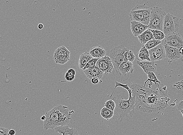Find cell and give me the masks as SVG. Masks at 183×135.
<instances>
[{
  "label": "cell",
  "instance_id": "cell-1",
  "mask_svg": "<svg viewBox=\"0 0 183 135\" xmlns=\"http://www.w3.org/2000/svg\"><path fill=\"white\" fill-rule=\"evenodd\" d=\"M148 82L147 87L141 84H131L130 88L136 97V109L148 113L162 111L170 100L167 87L161 83Z\"/></svg>",
  "mask_w": 183,
  "mask_h": 135
},
{
  "label": "cell",
  "instance_id": "cell-2",
  "mask_svg": "<svg viewBox=\"0 0 183 135\" xmlns=\"http://www.w3.org/2000/svg\"><path fill=\"white\" fill-rule=\"evenodd\" d=\"M73 110H70L67 106L57 105L45 114L44 121V130L53 129L57 127L66 125L70 122Z\"/></svg>",
  "mask_w": 183,
  "mask_h": 135
},
{
  "label": "cell",
  "instance_id": "cell-3",
  "mask_svg": "<svg viewBox=\"0 0 183 135\" xmlns=\"http://www.w3.org/2000/svg\"><path fill=\"white\" fill-rule=\"evenodd\" d=\"M128 100L124 99L121 95H117L112 100L116 104L114 110L113 119L117 121H128L133 117L136 109V97L131 91L128 92Z\"/></svg>",
  "mask_w": 183,
  "mask_h": 135
},
{
  "label": "cell",
  "instance_id": "cell-4",
  "mask_svg": "<svg viewBox=\"0 0 183 135\" xmlns=\"http://www.w3.org/2000/svg\"><path fill=\"white\" fill-rule=\"evenodd\" d=\"M151 14L148 29L163 32V24L166 15L162 9L157 7H150Z\"/></svg>",
  "mask_w": 183,
  "mask_h": 135
},
{
  "label": "cell",
  "instance_id": "cell-5",
  "mask_svg": "<svg viewBox=\"0 0 183 135\" xmlns=\"http://www.w3.org/2000/svg\"><path fill=\"white\" fill-rule=\"evenodd\" d=\"M179 30V20L176 17L167 13L163 24V32L166 36L173 33H178Z\"/></svg>",
  "mask_w": 183,
  "mask_h": 135
},
{
  "label": "cell",
  "instance_id": "cell-6",
  "mask_svg": "<svg viewBox=\"0 0 183 135\" xmlns=\"http://www.w3.org/2000/svg\"><path fill=\"white\" fill-rule=\"evenodd\" d=\"M129 49L126 48L124 45H120L114 47L110 50V57L115 68L117 74L118 75V68L121 64L124 61L123 56L126 52Z\"/></svg>",
  "mask_w": 183,
  "mask_h": 135
},
{
  "label": "cell",
  "instance_id": "cell-7",
  "mask_svg": "<svg viewBox=\"0 0 183 135\" xmlns=\"http://www.w3.org/2000/svg\"><path fill=\"white\" fill-rule=\"evenodd\" d=\"M70 52L64 46L58 47L53 54V59L57 64H64L70 60Z\"/></svg>",
  "mask_w": 183,
  "mask_h": 135
},
{
  "label": "cell",
  "instance_id": "cell-8",
  "mask_svg": "<svg viewBox=\"0 0 183 135\" xmlns=\"http://www.w3.org/2000/svg\"><path fill=\"white\" fill-rule=\"evenodd\" d=\"M134 69L133 63L129 61H124L121 64L118 68V75L121 81H127L130 75L133 73Z\"/></svg>",
  "mask_w": 183,
  "mask_h": 135
},
{
  "label": "cell",
  "instance_id": "cell-9",
  "mask_svg": "<svg viewBox=\"0 0 183 135\" xmlns=\"http://www.w3.org/2000/svg\"><path fill=\"white\" fill-rule=\"evenodd\" d=\"M96 66L106 74L112 73L114 68L111 59L110 57L106 56L98 59Z\"/></svg>",
  "mask_w": 183,
  "mask_h": 135
},
{
  "label": "cell",
  "instance_id": "cell-10",
  "mask_svg": "<svg viewBox=\"0 0 183 135\" xmlns=\"http://www.w3.org/2000/svg\"><path fill=\"white\" fill-rule=\"evenodd\" d=\"M150 61H155L164 59L166 58V53L164 46L161 44L154 48L149 50Z\"/></svg>",
  "mask_w": 183,
  "mask_h": 135
},
{
  "label": "cell",
  "instance_id": "cell-11",
  "mask_svg": "<svg viewBox=\"0 0 183 135\" xmlns=\"http://www.w3.org/2000/svg\"><path fill=\"white\" fill-rule=\"evenodd\" d=\"M164 44L179 49L183 46V39L179 33L172 34L165 37Z\"/></svg>",
  "mask_w": 183,
  "mask_h": 135
},
{
  "label": "cell",
  "instance_id": "cell-12",
  "mask_svg": "<svg viewBox=\"0 0 183 135\" xmlns=\"http://www.w3.org/2000/svg\"><path fill=\"white\" fill-rule=\"evenodd\" d=\"M130 21H137L144 24V21L143 12V5H137L132 9L130 13Z\"/></svg>",
  "mask_w": 183,
  "mask_h": 135
},
{
  "label": "cell",
  "instance_id": "cell-13",
  "mask_svg": "<svg viewBox=\"0 0 183 135\" xmlns=\"http://www.w3.org/2000/svg\"><path fill=\"white\" fill-rule=\"evenodd\" d=\"M166 53V58L171 61H175L180 59L181 55L180 54L179 49L164 44Z\"/></svg>",
  "mask_w": 183,
  "mask_h": 135
},
{
  "label": "cell",
  "instance_id": "cell-14",
  "mask_svg": "<svg viewBox=\"0 0 183 135\" xmlns=\"http://www.w3.org/2000/svg\"><path fill=\"white\" fill-rule=\"evenodd\" d=\"M136 63L137 65L142 68L144 73L147 75L151 72H156L157 65L155 64L154 61H137Z\"/></svg>",
  "mask_w": 183,
  "mask_h": 135
},
{
  "label": "cell",
  "instance_id": "cell-15",
  "mask_svg": "<svg viewBox=\"0 0 183 135\" xmlns=\"http://www.w3.org/2000/svg\"><path fill=\"white\" fill-rule=\"evenodd\" d=\"M87 78L90 79L96 77L100 80L102 79L104 73L96 65L92 68L87 69L83 71Z\"/></svg>",
  "mask_w": 183,
  "mask_h": 135
},
{
  "label": "cell",
  "instance_id": "cell-16",
  "mask_svg": "<svg viewBox=\"0 0 183 135\" xmlns=\"http://www.w3.org/2000/svg\"><path fill=\"white\" fill-rule=\"evenodd\" d=\"M55 131L62 135H79L76 129L72 127L70 128L68 126H59L54 128Z\"/></svg>",
  "mask_w": 183,
  "mask_h": 135
},
{
  "label": "cell",
  "instance_id": "cell-17",
  "mask_svg": "<svg viewBox=\"0 0 183 135\" xmlns=\"http://www.w3.org/2000/svg\"><path fill=\"white\" fill-rule=\"evenodd\" d=\"M89 53L93 58L99 59L105 56L106 51L103 47L99 46L91 48Z\"/></svg>",
  "mask_w": 183,
  "mask_h": 135
},
{
  "label": "cell",
  "instance_id": "cell-18",
  "mask_svg": "<svg viewBox=\"0 0 183 135\" xmlns=\"http://www.w3.org/2000/svg\"><path fill=\"white\" fill-rule=\"evenodd\" d=\"M139 61H150L149 50L143 46L135 56Z\"/></svg>",
  "mask_w": 183,
  "mask_h": 135
},
{
  "label": "cell",
  "instance_id": "cell-19",
  "mask_svg": "<svg viewBox=\"0 0 183 135\" xmlns=\"http://www.w3.org/2000/svg\"><path fill=\"white\" fill-rule=\"evenodd\" d=\"M138 37L141 44H144L151 40L154 39L152 32L149 29L139 35Z\"/></svg>",
  "mask_w": 183,
  "mask_h": 135
},
{
  "label": "cell",
  "instance_id": "cell-20",
  "mask_svg": "<svg viewBox=\"0 0 183 135\" xmlns=\"http://www.w3.org/2000/svg\"><path fill=\"white\" fill-rule=\"evenodd\" d=\"M93 58V57L91 56L90 53L88 52H86L85 53L81 54L79 60L80 68L82 70L87 63Z\"/></svg>",
  "mask_w": 183,
  "mask_h": 135
},
{
  "label": "cell",
  "instance_id": "cell-21",
  "mask_svg": "<svg viewBox=\"0 0 183 135\" xmlns=\"http://www.w3.org/2000/svg\"><path fill=\"white\" fill-rule=\"evenodd\" d=\"M143 12L144 14V25L148 26L150 19L151 9L145 4H143Z\"/></svg>",
  "mask_w": 183,
  "mask_h": 135
},
{
  "label": "cell",
  "instance_id": "cell-22",
  "mask_svg": "<svg viewBox=\"0 0 183 135\" xmlns=\"http://www.w3.org/2000/svg\"><path fill=\"white\" fill-rule=\"evenodd\" d=\"M114 111L104 107L101 110V115L103 119L108 121L113 118L114 115Z\"/></svg>",
  "mask_w": 183,
  "mask_h": 135
},
{
  "label": "cell",
  "instance_id": "cell-23",
  "mask_svg": "<svg viewBox=\"0 0 183 135\" xmlns=\"http://www.w3.org/2000/svg\"><path fill=\"white\" fill-rule=\"evenodd\" d=\"M140 22L131 21L130 22V29L132 33L135 37H138L141 35L140 30Z\"/></svg>",
  "mask_w": 183,
  "mask_h": 135
},
{
  "label": "cell",
  "instance_id": "cell-24",
  "mask_svg": "<svg viewBox=\"0 0 183 135\" xmlns=\"http://www.w3.org/2000/svg\"><path fill=\"white\" fill-rule=\"evenodd\" d=\"M161 43H162L161 41L155 39H152L148 41L145 44H144V47L149 50L156 47L157 46L161 44Z\"/></svg>",
  "mask_w": 183,
  "mask_h": 135
},
{
  "label": "cell",
  "instance_id": "cell-25",
  "mask_svg": "<svg viewBox=\"0 0 183 135\" xmlns=\"http://www.w3.org/2000/svg\"><path fill=\"white\" fill-rule=\"evenodd\" d=\"M150 30V29H149ZM153 35L154 39L161 41L165 38V35L163 32L159 30H150Z\"/></svg>",
  "mask_w": 183,
  "mask_h": 135
},
{
  "label": "cell",
  "instance_id": "cell-26",
  "mask_svg": "<svg viewBox=\"0 0 183 135\" xmlns=\"http://www.w3.org/2000/svg\"><path fill=\"white\" fill-rule=\"evenodd\" d=\"M123 58L124 61H129L133 63L136 57L133 52L132 50H129L124 54Z\"/></svg>",
  "mask_w": 183,
  "mask_h": 135
},
{
  "label": "cell",
  "instance_id": "cell-27",
  "mask_svg": "<svg viewBox=\"0 0 183 135\" xmlns=\"http://www.w3.org/2000/svg\"><path fill=\"white\" fill-rule=\"evenodd\" d=\"M76 73V71L74 69H70L66 73V79L68 81H73L75 78Z\"/></svg>",
  "mask_w": 183,
  "mask_h": 135
},
{
  "label": "cell",
  "instance_id": "cell-28",
  "mask_svg": "<svg viewBox=\"0 0 183 135\" xmlns=\"http://www.w3.org/2000/svg\"><path fill=\"white\" fill-rule=\"evenodd\" d=\"M148 79L144 82V86H145L147 83L148 81H151V82H153L154 83H158L160 84L161 82L160 81L158 80V79L157 78L156 75L155 74V73L151 72L147 74Z\"/></svg>",
  "mask_w": 183,
  "mask_h": 135
},
{
  "label": "cell",
  "instance_id": "cell-29",
  "mask_svg": "<svg viewBox=\"0 0 183 135\" xmlns=\"http://www.w3.org/2000/svg\"><path fill=\"white\" fill-rule=\"evenodd\" d=\"M98 59H98V58H93V59L90 60L87 63L86 65L85 66L84 68H83L82 69L83 71H84V70L86 69H87L92 68L94 67L96 65Z\"/></svg>",
  "mask_w": 183,
  "mask_h": 135
},
{
  "label": "cell",
  "instance_id": "cell-30",
  "mask_svg": "<svg viewBox=\"0 0 183 135\" xmlns=\"http://www.w3.org/2000/svg\"><path fill=\"white\" fill-rule=\"evenodd\" d=\"M115 106H116L115 103L112 99L106 101L104 104V107L113 111L115 110Z\"/></svg>",
  "mask_w": 183,
  "mask_h": 135
},
{
  "label": "cell",
  "instance_id": "cell-31",
  "mask_svg": "<svg viewBox=\"0 0 183 135\" xmlns=\"http://www.w3.org/2000/svg\"><path fill=\"white\" fill-rule=\"evenodd\" d=\"M115 86L114 88V90L113 93H112L111 95L110 96V97H112V95L114 93V92L115 90V89H116V87H118V86L121 87H123V88L126 89L127 91L129 92L131 90V89L130 88V87L128 86V84H124L119 82H117V81H115Z\"/></svg>",
  "mask_w": 183,
  "mask_h": 135
},
{
  "label": "cell",
  "instance_id": "cell-32",
  "mask_svg": "<svg viewBox=\"0 0 183 135\" xmlns=\"http://www.w3.org/2000/svg\"><path fill=\"white\" fill-rule=\"evenodd\" d=\"M9 130L4 127H0V135H10L9 134Z\"/></svg>",
  "mask_w": 183,
  "mask_h": 135
},
{
  "label": "cell",
  "instance_id": "cell-33",
  "mask_svg": "<svg viewBox=\"0 0 183 135\" xmlns=\"http://www.w3.org/2000/svg\"><path fill=\"white\" fill-rule=\"evenodd\" d=\"M91 81L92 83L94 84H96L99 83L100 81V79H99V78L94 77L92 78L91 79Z\"/></svg>",
  "mask_w": 183,
  "mask_h": 135
},
{
  "label": "cell",
  "instance_id": "cell-34",
  "mask_svg": "<svg viewBox=\"0 0 183 135\" xmlns=\"http://www.w3.org/2000/svg\"><path fill=\"white\" fill-rule=\"evenodd\" d=\"M177 109L179 110L183 109V100H181L178 103L177 105Z\"/></svg>",
  "mask_w": 183,
  "mask_h": 135
},
{
  "label": "cell",
  "instance_id": "cell-35",
  "mask_svg": "<svg viewBox=\"0 0 183 135\" xmlns=\"http://www.w3.org/2000/svg\"><path fill=\"white\" fill-rule=\"evenodd\" d=\"M8 133L10 135H15L16 132L15 130L11 129L9 130Z\"/></svg>",
  "mask_w": 183,
  "mask_h": 135
},
{
  "label": "cell",
  "instance_id": "cell-36",
  "mask_svg": "<svg viewBox=\"0 0 183 135\" xmlns=\"http://www.w3.org/2000/svg\"><path fill=\"white\" fill-rule=\"evenodd\" d=\"M44 27V25L42 24H39L38 25V28L39 30H42Z\"/></svg>",
  "mask_w": 183,
  "mask_h": 135
},
{
  "label": "cell",
  "instance_id": "cell-37",
  "mask_svg": "<svg viewBox=\"0 0 183 135\" xmlns=\"http://www.w3.org/2000/svg\"><path fill=\"white\" fill-rule=\"evenodd\" d=\"M179 51L181 55H183V46H181V48L179 49Z\"/></svg>",
  "mask_w": 183,
  "mask_h": 135
},
{
  "label": "cell",
  "instance_id": "cell-38",
  "mask_svg": "<svg viewBox=\"0 0 183 135\" xmlns=\"http://www.w3.org/2000/svg\"><path fill=\"white\" fill-rule=\"evenodd\" d=\"M46 119V117L45 115H44L42 117H41V119L43 121H44Z\"/></svg>",
  "mask_w": 183,
  "mask_h": 135
},
{
  "label": "cell",
  "instance_id": "cell-39",
  "mask_svg": "<svg viewBox=\"0 0 183 135\" xmlns=\"http://www.w3.org/2000/svg\"><path fill=\"white\" fill-rule=\"evenodd\" d=\"M180 111H181V114H182V116L183 117V110H180Z\"/></svg>",
  "mask_w": 183,
  "mask_h": 135
}]
</instances>
